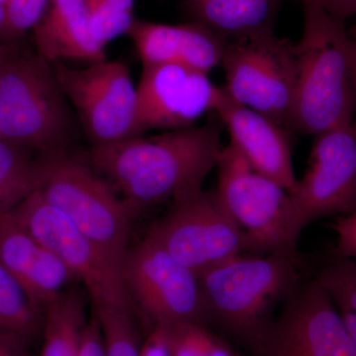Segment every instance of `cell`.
<instances>
[{"mask_svg":"<svg viewBox=\"0 0 356 356\" xmlns=\"http://www.w3.org/2000/svg\"><path fill=\"white\" fill-rule=\"evenodd\" d=\"M135 0H88L89 24L103 46L128 35L132 27Z\"/></svg>","mask_w":356,"mask_h":356,"instance_id":"cell-26","label":"cell"},{"mask_svg":"<svg viewBox=\"0 0 356 356\" xmlns=\"http://www.w3.org/2000/svg\"><path fill=\"white\" fill-rule=\"evenodd\" d=\"M17 54L18 51H15V44H0V76Z\"/></svg>","mask_w":356,"mask_h":356,"instance_id":"cell-32","label":"cell"},{"mask_svg":"<svg viewBox=\"0 0 356 356\" xmlns=\"http://www.w3.org/2000/svg\"><path fill=\"white\" fill-rule=\"evenodd\" d=\"M289 192L284 247L296 252L308 225L356 211V132L353 124L316 136L310 165Z\"/></svg>","mask_w":356,"mask_h":356,"instance_id":"cell-6","label":"cell"},{"mask_svg":"<svg viewBox=\"0 0 356 356\" xmlns=\"http://www.w3.org/2000/svg\"><path fill=\"white\" fill-rule=\"evenodd\" d=\"M53 65L18 53L0 76V140L41 154L65 151L74 131Z\"/></svg>","mask_w":356,"mask_h":356,"instance_id":"cell-4","label":"cell"},{"mask_svg":"<svg viewBox=\"0 0 356 356\" xmlns=\"http://www.w3.org/2000/svg\"><path fill=\"white\" fill-rule=\"evenodd\" d=\"M282 0H191L189 13L229 42L273 33Z\"/></svg>","mask_w":356,"mask_h":356,"instance_id":"cell-19","label":"cell"},{"mask_svg":"<svg viewBox=\"0 0 356 356\" xmlns=\"http://www.w3.org/2000/svg\"><path fill=\"white\" fill-rule=\"evenodd\" d=\"M222 93L208 74L184 65L143 67L137 88V135L193 127L201 117L216 110Z\"/></svg>","mask_w":356,"mask_h":356,"instance_id":"cell-14","label":"cell"},{"mask_svg":"<svg viewBox=\"0 0 356 356\" xmlns=\"http://www.w3.org/2000/svg\"><path fill=\"white\" fill-rule=\"evenodd\" d=\"M334 229L337 234V254L356 259V211L353 214L339 217Z\"/></svg>","mask_w":356,"mask_h":356,"instance_id":"cell-28","label":"cell"},{"mask_svg":"<svg viewBox=\"0 0 356 356\" xmlns=\"http://www.w3.org/2000/svg\"><path fill=\"white\" fill-rule=\"evenodd\" d=\"M322 7L334 17L344 21L356 15V0H301Z\"/></svg>","mask_w":356,"mask_h":356,"instance_id":"cell-30","label":"cell"},{"mask_svg":"<svg viewBox=\"0 0 356 356\" xmlns=\"http://www.w3.org/2000/svg\"><path fill=\"white\" fill-rule=\"evenodd\" d=\"M37 53L50 63L72 58L92 63L106 60L105 48L89 24L88 0H51L34 28Z\"/></svg>","mask_w":356,"mask_h":356,"instance_id":"cell-18","label":"cell"},{"mask_svg":"<svg viewBox=\"0 0 356 356\" xmlns=\"http://www.w3.org/2000/svg\"><path fill=\"white\" fill-rule=\"evenodd\" d=\"M215 112L228 129L229 144L250 165L288 191H291L297 179L286 129L266 115L236 102L224 88Z\"/></svg>","mask_w":356,"mask_h":356,"instance_id":"cell-15","label":"cell"},{"mask_svg":"<svg viewBox=\"0 0 356 356\" xmlns=\"http://www.w3.org/2000/svg\"></svg>","mask_w":356,"mask_h":356,"instance_id":"cell-35","label":"cell"},{"mask_svg":"<svg viewBox=\"0 0 356 356\" xmlns=\"http://www.w3.org/2000/svg\"><path fill=\"white\" fill-rule=\"evenodd\" d=\"M0 261L43 311L77 280L64 262L36 240L11 211L0 214Z\"/></svg>","mask_w":356,"mask_h":356,"instance_id":"cell-16","label":"cell"},{"mask_svg":"<svg viewBox=\"0 0 356 356\" xmlns=\"http://www.w3.org/2000/svg\"><path fill=\"white\" fill-rule=\"evenodd\" d=\"M296 252L236 255L198 276L208 320L248 348L273 320V311L301 281Z\"/></svg>","mask_w":356,"mask_h":356,"instance_id":"cell-3","label":"cell"},{"mask_svg":"<svg viewBox=\"0 0 356 356\" xmlns=\"http://www.w3.org/2000/svg\"><path fill=\"white\" fill-rule=\"evenodd\" d=\"M303 36L296 44L294 127L318 136L353 124L356 96L350 39L344 21L304 2Z\"/></svg>","mask_w":356,"mask_h":356,"instance_id":"cell-2","label":"cell"},{"mask_svg":"<svg viewBox=\"0 0 356 356\" xmlns=\"http://www.w3.org/2000/svg\"><path fill=\"white\" fill-rule=\"evenodd\" d=\"M222 124L168 131L93 146L90 163L124 195L134 213L202 189L222 153Z\"/></svg>","mask_w":356,"mask_h":356,"instance_id":"cell-1","label":"cell"},{"mask_svg":"<svg viewBox=\"0 0 356 356\" xmlns=\"http://www.w3.org/2000/svg\"><path fill=\"white\" fill-rule=\"evenodd\" d=\"M50 3L51 0H8L0 29L2 43L15 44L29 30H34Z\"/></svg>","mask_w":356,"mask_h":356,"instance_id":"cell-27","label":"cell"},{"mask_svg":"<svg viewBox=\"0 0 356 356\" xmlns=\"http://www.w3.org/2000/svg\"><path fill=\"white\" fill-rule=\"evenodd\" d=\"M37 191L121 270L130 248L134 211L117 197L109 184L65 151H58L41 154Z\"/></svg>","mask_w":356,"mask_h":356,"instance_id":"cell-5","label":"cell"},{"mask_svg":"<svg viewBox=\"0 0 356 356\" xmlns=\"http://www.w3.org/2000/svg\"><path fill=\"white\" fill-rule=\"evenodd\" d=\"M79 356H106L102 327L95 312L84 329Z\"/></svg>","mask_w":356,"mask_h":356,"instance_id":"cell-29","label":"cell"},{"mask_svg":"<svg viewBox=\"0 0 356 356\" xmlns=\"http://www.w3.org/2000/svg\"><path fill=\"white\" fill-rule=\"evenodd\" d=\"M154 332L163 339L170 356H238L204 324L175 325Z\"/></svg>","mask_w":356,"mask_h":356,"instance_id":"cell-24","label":"cell"},{"mask_svg":"<svg viewBox=\"0 0 356 356\" xmlns=\"http://www.w3.org/2000/svg\"><path fill=\"white\" fill-rule=\"evenodd\" d=\"M43 320L44 311L0 261V334L28 346L42 334Z\"/></svg>","mask_w":356,"mask_h":356,"instance_id":"cell-21","label":"cell"},{"mask_svg":"<svg viewBox=\"0 0 356 356\" xmlns=\"http://www.w3.org/2000/svg\"><path fill=\"white\" fill-rule=\"evenodd\" d=\"M86 295L70 286L44 310L40 356H79L86 325Z\"/></svg>","mask_w":356,"mask_h":356,"instance_id":"cell-20","label":"cell"},{"mask_svg":"<svg viewBox=\"0 0 356 356\" xmlns=\"http://www.w3.org/2000/svg\"><path fill=\"white\" fill-rule=\"evenodd\" d=\"M0 140V214L8 212L38 188L41 156Z\"/></svg>","mask_w":356,"mask_h":356,"instance_id":"cell-22","label":"cell"},{"mask_svg":"<svg viewBox=\"0 0 356 356\" xmlns=\"http://www.w3.org/2000/svg\"><path fill=\"white\" fill-rule=\"evenodd\" d=\"M121 271L134 304L154 329L206 324L207 310L198 276L149 236L129 248Z\"/></svg>","mask_w":356,"mask_h":356,"instance_id":"cell-10","label":"cell"},{"mask_svg":"<svg viewBox=\"0 0 356 356\" xmlns=\"http://www.w3.org/2000/svg\"><path fill=\"white\" fill-rule=\"evenodd\" d=\"M327 292L356 346V262L337 254L315 278Z\"/></svg>","mask_w":356,"mask_h":356,"instance_id":"cell-23","label":"cell"},{"mask_svg":"<svg viewBox=\"0 0 356 356\" xmlns=\"http://www.w3.org/2000/svg\"><path fill=\"white\" fill-rule=\"evenodd\" d=\"M147 236L197 276L247 252L245 236L216 191L201 189L175 199Z\"/></svg>","mask_w":356,"mask_h":356,"instance_id":"cell-8","label":"cell"},{"mask_svg":"<svg viewBox=\"0 0 356 356\" xmlns=\"http://www.w3.org/2000/svg\"><path fill=\"white\" fill-rule=\"evenodd\" d=\"M51 64L93 146L138 137L137 88L127 65L106 60L83 70L62 60Z\"/></svg>","mask_w":356,"mask_h":356,"instance_id":"cell-11","label":"cell"},{"mask_svg":"<svg viewBox=\"0 0 356 356\" xmlns=\"http://www.w3.org/2000/svg\"><path fill=\"white\" fill-rule=\"evenodd\" d=\"M11 212L83 283L93 305L135 313L120 269L39 191L33 192Z\"/></svg>","mask_w":356,"mask_h":356,"instance_id":"cell-9","label":"cell"},{"mask_svg":"<svg viewBox=\"0 0 356 356\" xmlns=\"http://www.w3.org/2000/svg\"><path fill=\"white\" fill-rule=\"evenodd\" d=\"M222 65L229 97L282 127H294L296 44L274 33L229 42Z\"/></svg>","mask_w":356,"mask_h":356,"instance_id":"cell-7","label":"cell"},{"mask_svg":"<svg viewBox=\"0 0 356 356\" xmlns=\"http://www.w3.org/2000/svg\"><path fill=\"white\" fill-rule=\"evenodd\" d=\"M216 191L225 209L242 229L247 252L261 255L284 247L289 192L255 170L231 144L218 161Z\"/></svg>","mask_w":356,"mask_h":356,"instance_id":"cell-13","label":"cell"},{"mask_svg":"<svg viewBox=\"0 0 356 356\" xmlns=\"http://www.w3.org/2000/svg\"><path fill=\"white\" fill-rule=\"evenodd\" d=\"M4 15H6V6L0 4V29H1L2 24H3Z\"/></svg>","mask_w":356,"mask_h":356,"instance_id":"cell-34","label":"cell"},{"mask_svg":"<svg viewBox=\"0 0 356 356\" xmlns=\"http://www.w3.org/2000/svg\"><path fill=\"white\" fill-rule=\"evenodd\" d=\"M99 321L106 356H143L134 313L108 306H95Z\"/></svg>","mask_w":356,"mask_h":356,"instance_id":"cell-25","label":"cell"},{"mask_svg":"<svg viewBox=\"0 0 356 356\" xmlns=\"http://www.w3.org/2000/svg\"><path fill=\"white\" fill-rule=\"evenodd\" d=\"M254 356H356V346L318 281H300L250 348Z\"/></svg>","mask_w":356,"mask_h":356,"instance_id":"cell-12","label":"cell"},{"mask_svg":"<svg viewBox=\"0 0 356 356\" xmlns=\"http://www.w3.org/2000/svg\"><path fill=\"white\" fill-rule=\"evenodd\" d=\"M26 346L17 339L0 334V356H27Z\"/></svg>","mask_w":356,"mask_h":356,"instance_id":"cell-31","label":"cell"},{"mask_svg":"<svg viewBox=\"0 0 356 356\" xmlns=\"http://www.w3.org/2000/svg\"><path fill=\"white\" fill-rule=\"evenodd\" d=\"M348 34L350 39L351 74H353V88H355L356 96V26L351 28ZM353 128L356 132V118L353 121Z\"/></svg>","mask_w":356,"mask_h":356,"instance_id":"cell-33","label":"cell"},{"mask_svg":"<svg viewBox=\"0 0 356 356\" xmlns=\"http://www.w3.org/2000/svg\"><path fill=\"white\" fill-rule=\"evenodd\" d=\"M143 67L177 63L209 74L222 65L229 41L199 22L168 25L134 21L128 33Z\"/></svg>","mask_w":356,"mask_h":356,"instance_id":"cell-17","label":"cell"}]
</instances>
